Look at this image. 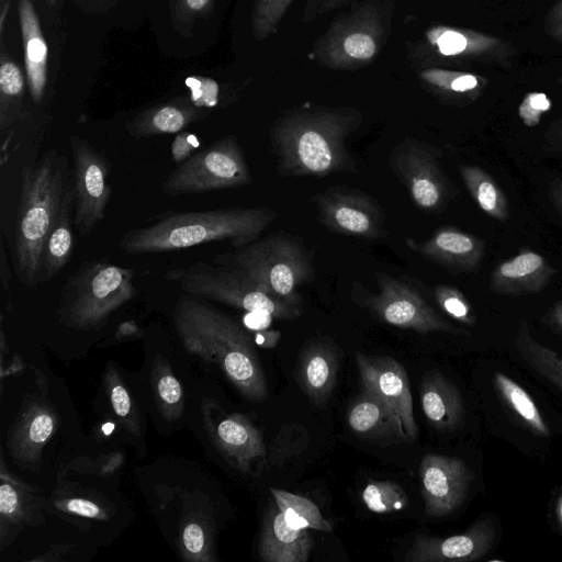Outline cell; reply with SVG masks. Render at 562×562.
<instances>
[{
  "label": "cell",
  "mask_w": 562,
  "mask_h": 562,
  "mask_svg": "<svg viewBox=\"0 0 562 562\" xmlns=\"http://www.w3.org/2000/svg\"><path fill=\"white\" fill-rule=\"evenodd\" d=\"M172 321L183 348L193 357L220 369L247 400L262 402L268 386L259 356L247 331L229 315L203 299H178Z\"/></svg>",
  "instance_id": "6da1fadb"
},
{
  "label": "cell",
  "mask_w": 562,
  "mask_h": 562,
  "mask_svg": "<svg viewBox=\"0 0 562 562\" xmlns=\"http://www.w3.org/2000/svg\"><path fill=\"white\" fill-rule=\"evenodd\" d=\"M362 115L350 108H303L280 117L271 143L283 176L326 177L346 171L351 158L348 136L358 128Z\"/></svg>",
  "instance_id": "7a4b0ae2"
},
{
  "label": "cell",
  "mask_w": 562,
  "mask_h": 562,
  "mask_svg": "<svg viewBox=\"0 0 562 562\" xmlns=\"http://www.w3.org/2000/svg\"><path fill=\"white\" fill-rule=\"evenodd\" d=\"M276 216L267 207L166 212L148 225L125 232L119 246L128 255L175 251L221 240L238 248L257 240Z\"/></svg>",
  "instance_id": "3957f363"
},
{
  "label": "cell",
  "mask_w": 562,
  "mask_h": 562,
  "mask_svg": "<svg viewBox=\"0 0 562 562\" xmlns=\"http://www.w3.org/2000/svg\"><path fill=\"white\" fill-rule=\"evenodd\" d=\"M67 159L47 149L33 165L21 169L20 200L14 225V269L26 288L41 283L42 252L72 184Z\"/></svg>",
  "instance_id": "277c9868"
},
{
  "label": "cell",
  "mask_w": 562,
  "mask_h": 562,
  "mask_svg": "<svg viewBox=\"0 0 562 562\" xmlns=\"http://www.w3.org/2000/svg\"><path fill=\"white\" fill-rule=\"evenodd\" d=\"M135 270L106 260L83 261L59 292V321L80 330L99 329L110 315L132 300Z\"/></svg>",
  "instance_id": "5b68a950"
},
{
  "label": "cell",
  "mask_w": 562,
  "mask_h": 562,
  "mask_svg": "<svg viewBox=\"0 0 562 562\" xmlns=\"http://www.w3.org/2000/svg\"><path fill=\"white\" fill-rule=\"evenodd\" d=\"M393 0H364L344 12L315 41L313 55L329 69L353 70L372 63L392 27Z\"/></svg>",
  "instance_id": "8992f818"
},
{
  "label": "cell",
  "mask_w": 562,
  "mask_h": 562,
  "mask_svg": "<svg viewBox=\"0 0 562 562\" xmlns=\"http://www.w3.org/2000/svg\"><path fill=\"white\" fill-rule=\"evenodd\" d=\"M165 278L177 282L188 295L216 301L247 313L283 321H294L302 313L300 305L276 296L235 266H212L200 260L188 268L167 271Z\"/></svg>",
  "instance_id": "52a82bcc"
},
{
  "label": "cell",
  "mask_w": 562,
  "mask_h": 562,
  "mask_svg": "<svg viewBox=\"0 0 562 562\" xmlns=\"http://www.w3.org/2000/svg\"><path fill=\"white\" fill-rule=\"evenodd\" d=\"M215 263L243 270L276 296L301 306L297 288L311 281L313 267L305 248L291 237L273 235L218 255Z\"/></svg>",
  "instance_id": "ba28073f"
},
{
  "label": "cell",
  "mask_w": 562,
  "mask_h": 562,
  "mask_svg": "<svg viewBox=\"0 0 562 562\" xmlns=\"http://www.w3.org/2000/svg\"><path fill=\"white\" fill-rule=\"evenodd\" d=\"M252 177L244 151L233 135L194 153L164 180L161 190L172 196L247 186Z\"/></svg>",
  "instance_id": "9c48e42d"
},
{
  "label": "cell",
  "mask_w": 562,
  "mask_h": 562,
  "mask_svg": "<svg viewBox=\"0 0 562 562\" xmlns=\"http://www.w3.org/2000/svg\"><path fill=\"white\" fill-rule=\"evenodd\" d=\"M74 161V226L81 237L89 236L104 218L112 189L108 183V158L79 136L70 137Z\"/></svg>",
  "instance_id": "30bf717a"
},
{
  "label": "cell",
  "mask_w": 562,
  "mask_h": 562,
  "mask_svg": "<svg viewBox=\"0 0 562 562\" xmlns=\"http://www.w3.org/2000/svg\"><path fill=\"white\" fill-rule=\"evenodd\" d=\"M379 292H367L363 305L389 325L420 334L464 331L443 319L417 290L383 272L376 273Z\"/></svg>",
  "instance_id": "8fae6325"
},
{
  "label": "cell",
  "mask_w": 562,
  "mask_h": 562,
  "mask_svg": "<svg viewBox=\"0 0 562 562\" xmlns=\"http://www.w3.org/2000/svg\"><path fill=\"white\" fill-rule=\"evenodd\" d=\"M390 166L417 207L437 212L448 202V179L428 144L406 138L392 150Z\"/></svg>",
  "instance_id": "7c38bea8"
},
{
  "label": "cell",
  "mask_w": 562,
  "mask_h": 562,
  "mask_svg": "<svg viewBox=\"0 0 562 562\" xmlns=\"http://www.w3.org/2000/svg\"><path fill=\"white\" fill-rule=\"evenodd\" d=\"M362 389L379 397L390 409L403 441H414L418 428L414 417L409 379L405 368L387 356L356 353Z\"/></svg>",
  "instance_id": "4fadbf2b"
},
{
  "label": "cell",
  "mask_w": 562,
  "mask_h": 562,
  "mask_svg": "<svg viewBox=\"0 0 562 562\" xmlns=\"http://www.w3.org/2000/svg\"><path fill=\"white\" fill-rule=\"evenodd\" d=\"M319 222L328 229L367 239L387 235L385 214L369 195L344 187L328 188L314 196Z\"/></svg>",
  "instance_id": "5bb4252c"
},
{
  "label": "cell",
  "mask_w": 562,
  "mask_h": 562,
  "mask_svg": "<svg viewBox=\"0 0 562 562\" xmlns=\"http://www.w3.org/2000/svg\"><path fill=\"white\" fill-rule=\"evenodd\" d=\"M205 427L213 443L231 465L240 473L258 475L268 461V451L261 432L243 414L214 413L206 405Z\"/></svg>",
  "instance_id": "9a60e30c"
},
{
  "label": "cell",
  "mask_w": 562,
  "mask_h": 562,
  "mask_svg": "<svg viewBox=\"0 0 562 562\" xmlns=\"http://www.w3.org/2000/svg\"><path fill=\"white\" fill-rule=\"evenodd\" d=\"M425 512L442 517L456 512L464 502L473 474L458 458L427 453L419 467Z\"/></svg>",
  "instance_id": "2e32d148"
},
{
  "label": "cell",
  "mask_w": 562,
  "mask_h": 562,
  "mask_svg": "<svg viewBox=\"0 0 562 562\" xmlns=\"http://www.w3.org/2000/svg\"><path fill=\"white\" fill-rule=\"evenodd\" d=\"M496 537L491 519L476 521L465 532L437 538L418 536L405 554L406 562L474 561L487 553Z\"/></svg>",
  "instance_id": "e0dca14e"
},
{
  "label": "cell",
  "mask_w": 562,
  "mask_h": 562,
  "mask_svg": "<svg viewBox=\"0 0 562 562\" xmlns=\"http://www.w3.org/2000/svg\"><path fill=\"white\" fill-rule=\"evenodd\" d=\"M405 245L426 260L454 272L475 270L484 255V241L452 227L437 229L431 237L417 241L405 237Z\"/></svg>",
  "instance_id": "ac0fdd59"
},
{
  "label": "cell",
  "mask_w": 562,
  "mask_h": 562,
  "mask_svg": "<svg viewBox=\"0 0 562 562\" xmlns=\"http://www.w3.org/2000/svg\"><path fill=\"white\" fill-rule=\"evenodd\" d=\"M339 353L328 339H314L300 352L297 380L310 401L324 406L336 386Z\"/></svg>",
  "instance_id": "d6986e66"
},
{
  "label": "cell",
  "mask_w": 562,
  "mask_h": 562,
  "mask_svg": "<svg viewBox=\"0 0 562 562\" xmlns=\"http://www.w3.org/2000/svg\"><path fill=\"white\" fill-rule=\"evenodd\" d=\"M314 547L307 529L290 527L281 510L270 508L262 519L258 555L265 562H306Z\"/></svg>",
  "instance_id": "ffe728a7"
},
{
  "label": "cell",
  "mask_w": 562,
  "mask_h": 562,
  "mask_svg": "<svg viewBox=\"0 0 562 562\" xmlns=\"http://www.w3.org/2000/svg\"><path fill=\"white\" fill-rule=\"evenodd\" d=\"M55 427L56 417L48 404L41 401L26 404L10 432L12 456L21 462L35 463Z\"/></svg>",
  "instance_id": "44dd1931"
},
{
  "label": "cell",
  "mask_w": 562,
  "mask_h": 562,
  "mask_svg": "<svg viewBox=\"0 0 562 562\" xmlns=\"http://www.w3.org/2000/svg\"><path fill=\"white\" fill-rule=\"evenodd\" d=\"M553 274L544 257L531 250L499 263L491 277V289L503 295H520L542 290Z\"/></svg>",
  "instance_id": "7402d4cb"
},
{
  "label": "cell",
  "mask_w": 562,
  "mask_h": 562,
  "mask_svg": "<svg viewBox=\"0 0 562 562\" xmlns=\"http://www.w3.org/2000/svg\"><path fill=\"white\" fill-rule=\"evenodd\" d=\"M420 405L426 419L435 429L452 431L463 423L462 396L457 386L441 373L431 372L423 378Z\"/></svg>",
  "instance_id": "603a6c76"
},
{
  "label": "cell",
  "mask_w": 562,
  "mask_h": 562,
  "mask_svg": "<svg viewBox=\"0 0 562 562\" xmlns=\"http://www.w3.org/2000/svg\"><path fill=\"white\" fill-rule=\"evenodd\" d=\"M19 14L27 83L33 101L40 102L44 95L47 80V45L31 0H20Z\"/></svg>",
  "instance_id": "cb8c5ba5"
},
{
  "label": "cell",
  "mask_w": 562,
  "mask_h": 562,
  "mask_svg": "<svg viewBox=\"0 0 562 562\" xmlns=\"http://www.w3.org/2000/svg\"><path fill=\"white\" fill-rule=\"evenodd\" d=\"M347 423L350 429L361 438L403 441L390 409L379 397L366 389H362V393L350 405Z\"/></svg>",
  "instance_id": "d4e9b609"
},
{
  "label": "cell",
  "mask_w": 562,
  "mask_h": 562,
  "mask_svg": "<svg viewBox=\"0 0 562 562\" xmlns=\"http://www.w3.org/2000/svg\"><path fill=\"white\" fill-rule=\"evenodd\" d=\"M203 110L189 102H171L146 110L128 121L126 132L134 138L179 133L190 123L203 119Z\"/></svg>",
  "instance_id": "484cf974"
},
{
  "label": "cell",
  "mask_w": 562,
  "mask_h": 562,
  "mask_svg": "<svg viewBox=\"0 0 562 562\" xmlns=\"http://www.w3.org/2000/svg\"><path fill=\"white\" fill-rule=\"evenodd\" d=\"M74 190L66 191L56 222L42 252L41 282L55 278L69 262L74 249Z\"/></svg>",
  "instance_id": "4316f807"
},
{
  "label": "cell",
  "mask_w": 562,
  "mask_h": 562,
  "mask_svg": "<svg viewBox=\"0 0 562 562\" xmlns=\"http://www.w3.org/2000/svg\"><path fill=\"white\" fill-rule=\"evenodd\" d=\"M150 390L158 413L169 423L178 422L184 412L183 385L162 357L151 367Z\"/></svg>",
  "instance_id": "83f0119b"
},
{
  "label": "cell",
  "mask_w": 562,
  "mask_h": 562,
  "mask_svg": "<svg viewBox=\"0 0 562 562\" xmlns=\"http://www.w3.org/2000/svg\"><path fill=\"white\" fill-rule=\"evenodd\" d=\"M103 381L105 400L115 420L130 435L142 438L143 416L131 387L114 367L108 368Z\"/></svg>",
  "instance_id": "f1b7e54d"
},
{
  "label": "cell",
  "mask_w": 562,
  "mask_h": 562,
  "mask_svg": "<svg viewBox=\"0 0 562 562\" xmlns=\"http://www.w3.org/2000/svg\"><path fill=\"white\" fill-rule=\"evenodd\" d=\"M460 175L468 191L482 211L498 221H505L508 217L506 196L485 170L476 166H462Z\"/></svg>",
  "instance_id": "f546056e"
},
{
  "label": "cell",
  "mask_w": 562,
  "mask_h": 562,
  "mask_svg": "<svg viewBox=\"0 0 562 562\" xmlns=\"http://www.w3.org/2000/svg\"><path fill=\"white\" fill-rule=\"evenodd\" d=\"M270 493L290 527L325 532L333 531L331 524L310 498L274 487L270 488Z\"/></svg>",
  "instance_id": "4dcf8cb0"
},
{
  "label": "cell",
  "mask_w": 562,
  "mask_h": 562,
  "mask_svg": "<svg viewBox=\"0 0 562 562\" xmlns=\"http://www.w3.org/2000/svg\"><path fill=\"white\" fill-rule=\"evenodd\" d=\"M494 383L503 400L533 431L549 436V428L530 395L502 372L494 374Z\"/></svg>",
  "instance_id": "1f68e13d"
},
{
  "label": "cell",
  "mask_w": 562,
  "mask_h": 562,
  "mask_svg": "<svg viewBox=\"0 0 562 562\" xmlns=\"http://www.w3.org/2000/svg\"><path fill=\"white\" fill-rule=\"evenodd\" d=\"M516 346L524 359L537 372L562 390V358L537 342L525 323L519 328Z\"/></svg>",
  "instance_id": "d6a6232c"
},
{
  "label": "cell",
  "mask_w": 562,
  "mask_h": 562,
  "mask_svg": "<svg viewBox=\"0 0 562 562\" xmlns=\"http://www.w3.org/2000/svg\"><path fill=\"white\" fill-rule=\"evenodd\" d=\"M24 79L20 68L11 60L2 58L0 67V128L3 131L18 120Z\"/></svg>",
  "instance_id": "836d02e7"
},
{
  "label": "cell",
  "mask_w": 562,
  "mask_h": 562,
  "mask_svg": "<svg viewBox=\"0 0 562 562\" xmlns=\"http://www.w3.org/2000/svg\"><path fill=\"white\" fill-rule=\"evenodd\" d=\"M419 81L426 89L442 95L463 94L473 91L479 86L475 76L456 72L435 67L417 70Z\"/></svg>",
  "instance_id": "e575fe53"
},
{
  "label": "cell",
  "mask_w": 562,
  "mask_h": 562,
  "mask_svg": "<svg viewBox=\"0 0 562 562\" xmlns=\"http://www.w3.org/2000/svg\"><path fill=\"white\" fill-rule=\"evenodd\" d=\"M362 501L375 514H390L403 510L408 498L401 485L391 481L369 482L362 491Z\"/></svg>",
  "instance_id": "d590c367"
},
{
  "label": "cell",
  "mask_w": 562,
  "mask_h": 562,
  "mask_svg": "<svg viewBox=\"0 0 562 562\" xmlns=\"http://www.w3.org/2000/svg\"><path fill=\"white\" fill-rule=\"evenodd\" d=\"M293 0H256L251 14L252 34L257 41L272 35Z\"/></svg>",
  "instance_id": "8d00e7d4"
},
{
  "label": "cell",
  "mask_w": 562,
  "mask_h": 562,
  "mask_svg": "<svg viewBox=\"0 0 562 562\" xmlns=\"http://www.w3.org/2000/svg\"><path fill=\"white\" fill-rule=\"evenodd\" d=\"M2 477L0 487V517L2 530L5 527H18L22 522H26L27 505L26 494L18 488V483H13L10 479L5 481Z\"/></svg>",
  "instance_id": "74e56055"
},
{
  "label": "cell",
  "mask_w": 562,
  "mask_h": 562,
  "mask_svg": "<svg viewBox=\"0 0 562 562\" xmlns=\"http://www.w3.org/2000/svg\"><path fill=\"white\" fill-rule=\"evenodd\" d=\"M308 441L305 429L299 425L283 426L269 446L268 460L281 463L286 458L300 453Z\"/></svg>",
  "instance_id": "f35d334b"
},
{
  "label": "cell",
  "mask_w": 562,
  "mask_h": 562,
  "mask_svg": "<svg viewBox=\"0 0 562 562\" xmlns=\"http://www.w3.org/2000/svg\"><path fill=\"white\" fill-rule=\"evenodd\" d=\"M180 549L193 560H209L211 557V532L210 528L205 527L202 522L193 521L186 524L180 530L179 538ZM207 561V560H206Z\"/></svg>",
  "instance_id": "ab89813d"
},
{
  "label": "cell",
  "mask_w": 562,
  "mask_h": 562,
  "mask_svg": "<svg viewBox=\"0 0 562 562\" xmlns=\"http://www.w3.org/2000/svg\"><path fill=\"white\" fill-rule=\"evenodd\" d=\"M435 296L440 308L452 318L468 325L475 323L469 301L454 286L441 284L436 288Z\"/></svg>",
  "instance_id": "60d3db41"
},
{
  "label": "cell",
  "mask_w": 562,
  "mask_h": 562,
  "mask_svg": "<svg viewBox=\"0 0 562 562\" xmlns=\"http://www.w3.org/2000/svg\"><path fill=\"white\" fill-rule=\"evenodd\" d=\"M549 99L543 93H529L519 106L518 113L527 126L539 123L541 114L550 109Z\"/></svg>",
  "instance_id": "b9f144b4"
},
{
  "label": "cell",
  "mask_w": 562,
  "mask_h": 562,
  "mask_svg": "<svg viewBox=\"0 0 562 562\" xmlns=\"http://www.w3.org/2000/svg\"><path fill=\"white\" fill-rule=\"evenodd\" d=\"M57 507L61 512L70 513L86 518H102L104 515L101 507L94 502L80 497L60 499L57 502Z\"/></svg>",
  "instance_id": "7bdbcfd3"
},
{
  "label": "cell",
  "mask_w": 562,
  "mask_h": 562,
  "mask_svg": "<svg viewBox=\"0 0 562 562\" xmlns=\"http://www.w3.org/2000/svg\"><path fill=\"white\" fill-rule=\"evenodd\" d=\"M199 146L195 135L188 132L178 133L171 144V156L175 162L180 164L194 154Z\"/></svg>",
  "instance_id": "ee69618b"
},
{
  "label": "cell",
  "mask_w": 562,
  "mask_h": 562,
  "mask_svg": "<svg viewBox=\"0 0 562 562\" xmlns=\"http://www.w3.org/2000/svg\"><path fill=\"white\" fill-rule=\"evenodd\" d=\"M352 0H308L303 11V21L310 22L318 15L349 4Z\"/></svg>",
  "instance_id": "f6af8a7d"
},
{
  "label": "cell",
  "mask_w": 562,
  "mask_h": 562,
  "mask_svg": "<svg viewBox=\"0 0 562 562\" xmlns=\"http://www.w3.org/2000/svg\"><path fill=\"white\" fill-rule=\"evenodd\" d=\"M0 277H1V283L5 290L10 288V281H11V271L8 265L7 254H5V247H4V237L3 234H1V243H0Z\"/></svg>",
  "instance_id": "bcb514c9"
},
{
  "label": "cell",
  "mask_w": 562,
  "mask_h": 562,
  "mask_svg": "<svg viewBox=\"0 0 562 562\" xmlns=\"http://www.w3.org/2000/svg\"><path fill=\"white\" fill-rule=\"evenodd\" d=\"M280 337L279 331H258L256 333V342L265 348L273 347Z\"/></svg>",
  "instance_id": "7dc6e473"
},
{
  "label": "cell",
  "mask_w": 562,
  "mask_h": 562,
  "mask_svg": "<svg viewBox=\"0 0 562 562\" xmlns=\"http://www.w3.org/2000/svg\"><path fill=\"white\" fill-rule=\"evenodd\" d=\"M138 333H139V329L136 326V324L133 321H127V322L122 323L119 326V329L116 331V337L123 338L125 336H132V335L138 334Z\"/></svg>",
  "instance_id": "c3c4849f"
},
{
  "label": "cell",
  "mask_w": 562,
  "mask_h": 562,
  "mask_svg": "<svg viewBox=\"0 0 562 562\" xmlns=\"http://www.w3.org/2000/svg\"><path fill=\"white\" fill-rule=\"evenodd\" d=\"M186 8L191 12H201L209 7L211 0H182Z\"/></svg>",
  "instance_id": "681fc988"
},
{
  "label": "cell",
  "mask_w": 562,
  "mask_h": 562,
  "mask_svg": "<svg viewBox=\"0 0 562 562\" xmlns=\"http://www.w3.org/2000/svg\"><path fill=\"white\" fill-rule=\"evenodd\" d=\"M551 200L555 207L562 213V182L551 189Z\"/></svg>",
  "instance_id": "f907efd6"
},
{
  "label": "cell",
  "mask_w": 562,
  "mask_h": 562,
  "mask_svg": "<svg viewBox=\"0 0 562 562\" xmlns=\"http://www.w3.org/2000/svg\"><path fill=\"white\" fill-rule=\"evenodd\" d=\"M557 514H558V518L560 520V524L562 526V494H561V496L559 497V501H558Z\"/></svg>",
  "instance_id": "816d5d0a"
},
{
  "label": "cell",
  "mask_w": 562,
  "mask_h": 562,
  "mask_svg": "<svg viewBox=\"0 0 562 562\" xmlns=\"http://www.w3.org/2000/svg\"><path fill=\"white\" fill-rule=\"evenodd\" d=\"M555 318L562 325V304L558 305L555 308Z\"/></svg>",
  "instance_id": "f5cc1de1"
},
{
  "label": "cell",
  "mask_w": 562,
  "mask_h": 562,
  "mask_svg": "<svg viewBox=\"0 0 562 562\" xmlns=\"http://www.w3.org/2000/svg\"><path fill=\"white\" fill-rule=\"evenodd\" d=\"M80 1H85V2H91V3H104L105 1L108 0H80Z\"/></svg>",
  "instance_id": "db71d44e"
},
{
  "label": "cell",
  "mask_w": 562,
  "mask_h": 562,
  "mask_svg": "<svg viewBox=\"0 0 562 562\" xmlns=\"http://www.w3.org/2000/svg\"><path fill=\"white\" fill-rule=\"evenodd\" d=\"M558 143L562 146V130H561V132H560V136H559V140H558Z\"/></svg>",
  "instance_id": "11a10c76"
},
{
  "label": "cell",
  "mask_w": 562,
  "mask_h": 562,
  "mask_svg": "<svg viewBox=\"0 0 562 562\" xmlns=\"http://www.w3.org/2000/svg\"><path fill=\"white\" fill-rule=\"evenodd\" d=\"M49 4H54L56 0H46Z\"/></svg>",
  "instance_id": "9f6ffc18"
}]
</instances>
